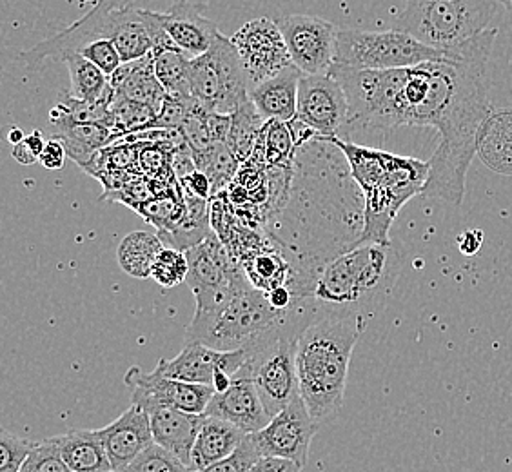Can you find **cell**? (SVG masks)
Masks as SVG:
<instances>
[{
	"label": "cell",
	"instance_id": "1",
	"mask_svg": "<svg viewBox=\"0 0 512 472\" xmlns=\"http://www.w3.org/2000/svg\"><path fill=\"white\" fill-rule=\"evenodd\" d=\"M496 35L498 30L489 28L445 51L444 59L427 62L429 82L416 126L436 129L440 144L429 160L424 197L462 204L467 171L478 155L480 131L494 111L489 100V60Z\"/></svg>",
	"mask_w": 512,
	"mask_h": 472
},
{
	"label": "cell",
	"instance_id": "2",
	"mask_svg": "<svg viewBox=\"0 0 512 472\" xmlns=\"http://www.w3.org/2000/svg\"><path fill=\"white\" fill-rule=\"evenodd\" d=\"M327 140L344 153L349 173L364 197L365 224L360 246L391 244L389 229L394 218L411 198L424 193L431 171L429 162L367 148L345 138Z\"/></svg>",
	"mask_w": 512,
	"mask_h": 472
},
{
	"label": "cell",
	"instance_id": "3",
	"mask_svg": "<svg viewBox=\"0 0 512 472\" xmlns=\"http://www.w3.org/2000/svg\"><path fill=\"white\" fill-rule=\"evenodd\" d=\"M365 325L364 316L320 315L298 338V389L318 423L333 418L344 405L351 356Z\"/></svg>",
	"mask_w": 512,
	"mask_h": 472
},
{
	"label": "cell",
	"instance_id": "4",
	"mask_svg": "<svg viewBox=\"0 0 512 472\" xmlns=\"http://www.w3.org/2000/svg\"><path fill=\"white\" fill-rule=\"evenodd\" d=\"M404 267L391 244H362L336 256L316 280L313 300L322 315L371 318L384 309Z\"/></svg>",
	"mask_w": 512,
	"mask_h": 472
},
{
	"label": "cell",
	"instance_id": "5",
	"mask_svg": "<svg viewBox=\"0 0 512 472\" xmlns=\"http://www.w3.org/2000/svg\"><path fill=\"white\" fill-rule=\"evenodd\" d=\"M289 311H278L264 291L249 287L215 309L195 311L184 342L226 353L244 349L249 356L276 335Z\"/></svg>",
	"mask_w": 512,
	"mask_h": 472
},
{
	"label": "cell",
	"instance_id": "6",
	"mask_svg": "<svg viewBox=\"0 0 512 472\" xmlns=\"http://www.w3.org/2000/svg\"><path fill=\"white\" fill-rule=\"evenodd\" d=\"M493 0H405L394 30L438 51H449L489 30Z\"/></svg>",
	"mask_w": 512,
	"mask_h": 472
},
{
	"label": "cell",
	"instance_id": "7",
	"mask_svg": "<svg viewBox=\"0 0 512 472\" xmlns=\"http://www.w3.org/2000/svg\"><path fill=\"white\" fill-rule=\"evenodd\" d=\"M444 57V51L433 50L404 31L340 30L335 64L362 71H387L413 68Z\"/></svg>",
	"mask_w": 512,
	"mask_h": 472
},
{
	"label": "cell",
	"instance_id": "8",
	"mask_svg": "<svg viewBox=\"0 0 512 472\" xmlns=\"http://www.w3.org/2000/svg\"><path fill=\"white\" fill-rule=\"evenodd\" d=\"M191 97L206 111L233 115L249 100L251 80L247 77L231 39L220 35L211 50L191 60Z\"/></svg>",
	"mask_w": 512,
	"mask_h": 472
},
{
	"label": "cell",
	"instance_id": "9",
	"mask_svg": "<svg viewBox=\"0 0 512 472\" xmlns=\"http://www.w3.org/2000/svg\"><path fill=\"white\" fill-rule=\"evenodd\" d=\"M186 255L189 262L188 286L197 300V311L215 309L253 287L240 262L215 233L207 236L202 244L191 247Z\"/></svg>",
	"mask_w": 512,
	"mask_h": 472
},
{
	"label": "cell",
	"instance_id": "10",
	"mask_svg": "<svg viewBox=\"0 0 512 472\" xmlns=\"http://www.w3.org/2000/svg\"><path fill=\"white\" fill-rule=\"evenodd\" d=\"M131 0H97V4L82 19L73 22L69 28L60 31L51 39L42 40L31 50L22 51L19 59L30 71H39L48 62L64 60L79 55L88 44L95 40H111L115 15L120 6Z\"/></svg>",
	"mask_w": 512,
	"mask_h": 472
},
{
	"label": "cell",
	"instance_id": "11",
	"mask_svg": "<svg viewBox=\"0 0 512 472\" xmlns=\"http://www.w3.org/2000/svg\"><path fill=\"white\" fill-rule=\"evenodd\" d=\"M296 68L304 75H329L335 66L338 28L315 15H286L276 20Z\"/></svg>",
	"mask_w": 512,
	"mask_h": 472
},
{
	"label": "cell",
	"instance_id": "12",
	"mask_svg": "<svg viewBox=\"0 0 512 472\" xmlns=\"http://www.w3.org/2000/svg\"><path fill=\"white\" fill-rule=\"evenodd\" d=\"M295 118L318 138L344 137L349 131V102L340 82L331 75H304Z\"/></svg>",
	"mask_w": 512,
	"mask_h": 472
},
{
	"label": "cell",
	"instance_id": "13",
	"mask_svg": "<svg viewBox=\"0 0 512 472\" xmlns=\"http://www.w3.org/2000/svg\"><path fill=\"white\" fill-rule=\"evenodd\" d=\"M318 427L320 423L311 416L302 396H296L260 433L251 434V438L262 458H284L304 469Z\"/></svg>",
	"mask_w": 512,
	"mask_h": 472
},
{
	"label": "cell",
	"instance_id": "14",
	"mask_svg": "<svg viewBox=\"0 0 512 472\" xmlns=\"http://www.w3.org/2000/svg\"><path fill=\"white\" fill-rule=\"evenodd\" d=\"M229 39L238 51V57L253 86L273 79L284 69L293 66L286 39L276 20L266 17L249 20Z\"/></svg>",
	"mask_w": 512,
	"mask_h": 472
},
{
	"label": "cell",
	"instance_id": "15",
	"mask_svg": "<svg viewBox=\"0 0 512 472\" xmlns=\"http://www.w3.org/2000/svg\"><path fill=\"white\" fill-rule=\"evenodd\" d=\"M247 360L249 358L244 349L226 353L209 349L206 345H184L175 358L158 360L155 371L180 382L213 387L218 374L235 376L247 364Z\"/></svg>",
	"mask_w": 512,
	"mask_h": 472
},
{
	"label": "cell",
	"instance_id": "16",
	"mask_svg": "<svg viewBox=\"0 0 512 472\" xmlns=\"http://www.w3.org/2000/svg\"><path fill=\"white\" fill-rule=\"evenodd\" d=\"M204 414L233 423L246 434L260 433L271 422L247 364L235 374L229 389L213 394Z\"/></svg>",
	"mask_w": 512,
	"mask_h": 472
},
{
	"label": "cell",
	"instance_id": "17",
	"mask_svg": "<svg viewBox=\"0 0 512 472\" xmlns=\"http://www.w3.org/2000/svg\"><path fill=\"white\" fill-rule=\"evenodd\" d=\"M126 384L133 387L131 400L146 398L157 404L169 405L184 413L204 414L213 394L217 393L209 385L188 384L162 376L155 369L144 373L138 367H131L126 373Z\"/></svg>",
	"mask_w": 512,
	"mask_h": 472
},
{
	"label": "cell",
	"instance_id": "18",
	"mask_svg": "<svg viewBox=\"0 0 512 472\" xmlns=\"http://www.w3.org/2000/svg\"><path fill=\"white\" fill-rule=\"evenodd\" d=\"M131 404L142 407L148 414L153 442L175 454L180 462L189 467L191 451L202 425L206 422V414L184 413L175 407L157 404L146 398L131 400Z\"/></svg>",
	"mask_w": 512,
	"mask_h": 472
},
{
	"label": "cell",
	"instance_id": "19",
	"mask_svg": "<svg viewBox=\"0 0 512 472\" xmlns=\"http://www.w3.org/2000/svg\"><path fill=\"white\" fill-rule=\"evenodd\" d=\"M162 28L168 31L178 50L189 59H198L211 50V46L222 35L217 24L200 10V6L189 0H173L166 13L153 11Z\"/></svg>",
	"mask_w": 512,
	"mask_h": 472
},
{
	"label": "cell",
	"instance_id": "20",
	"mask_svg": "<svg viewBox=\"0 0 512 472\" xmlns=\"http://www.w3.org/2000/svg\"><path fill=\"white\" fill-rule=\"evenodd\" d=\"M95 433L106 449L113 471L117 472L124 471L138 454L155 443L148 414L135 404H131L115 422L97 429Z\"/></svg>",
	"mask_w": 512,
	"mask_h": 472
},
{
	"label": "cell",
	"instance_id": "21",
	"mask_svg": "<svg viewBox=\"0 0 512 472\" xmlns=\"http://www.w3.org/2000/svg\"><path fill=\"white\" fill-rule=\"evenodd\" d=\"M304 73L295 64L251 88L249 99L264 120L291 122L298 109V86Z\"/></svg>",
	"mask_w": 512,
	"mask_h": 472
},
{
	"label": "cell",
	"instance_id": "22",
	"mask_svg": "<svg viewBox=\"0 0 512 472\" xmlns=\"http://www.w3.org/2000/svg\"><path fill=\"white\" fill-rule=\"evenodd\" d=\"M111 88L115 93L124 97V99L135 100L140 104H148L153 109H157L158 115L166 104L168 93L158 82L153 68V57L148 55L144 59L135 60V62H126L122 64L111 77H109Z\"/></svg>",
	"mask_w": 512,
	"mask_h": 472
},
{
	"label": "cell",
	"instance_id": "23",
	"mask_svg": "<svg viewBox=\"0 0 512 472\" xmlns=\"http://www.w3.org/2000/svg\"><path fill=\"white\" fill-rule=\"evenodd\" d=\"M55 135L62 142L69 158H73L80 168L93 171L99 153L117 138L115 131L97 122H71L53 126Z\"/></svg>",
	"mask_w": 512,
	"mask_h": 472
},
{
	"label": "cell",
	"instance_id": "24",
	"mask_svg": "<svg viewBox=\"0 0 512 472\" xmlns=\"http://www.w3.org/2000/svg\"><path fill=\"white\" fill-rule=\"evenodd\" d=\"M246 436L247 434L242 433L233 423L206 416V422L202 425L197 442L191 451L189 469L191 472L202 471L209 465L224 460L229 454L237 451L246 440Z\"/></svg>",
	"mask_w": 512,
	"mask_h": 472
},
{
	"label": "cell",
	"instance_id": "25",
	"mask_svg": "<svg viewBox=\"0 0 512 472\" xmlns=\"http://www.w3.org/2000/svg\"><path fill=\"white\" fill-rule=\"evenodd\" d=\"M478 157L502 175H512V109H494L478 137Z\"/></svg>",
	"mask_w": 512,
	"mask_h": 472
},
{
	"label": "cell",
	"instance_id": "26",
	"mask_svg": "<svg viewBox=\"0 0 512 472\" xmlns=\"http://www.w3.org/2000/svg\"><path fill=\"white\" fill-rule=\"evenodd\" d=\"M240 266L246 273L249 284L269 293L276 287L291 286L293 266L280 247L260 246L240 258Z\"/></svg>",
	"mask_w": 512,
	"mask_h": 472
},
{
	"label": "cell",
	"instance_id": "27",
	"mask_svg": "<svg viewBox=\"0 0 512 472\" xmlns=\"http://www.w3.org/2000/svg\"><path fill=\"white\" fill-rule=\"evenodd\" d=\"M111 42L115 44L124 64L151 55L153 39L144 19V11L135 8L133 0L117 11Z\"/></svg>",
	"mask_w": 512,
	"mask_h": 472
},
{
	"label": "cell",
	"instance_id": "28",
	"mask_svg": "<svg viewBox=\"0 0 512 472\" xmlns=\"http://www.w3.org/2000/svg\"><path fill=\"white\" fill-rule=\"evenodd\" d=\"M53 442L73 472L113 471L106 449L95 431H68L53 436Z\"/></svg>",
	"mask_w": 512,
	"mask_h": 472
},
{
	"label": "cell",
	"instance_id": "29",
	"mask_svg": "<svg viewBox=\"0 0 512 472\" xmlns=\"http://www.w3.org/2000/svg\"><path fill=\"white\" fill-rule=\"evenodd\" d=\"M166 249L160 236L146 231L129 233L120 240L117 260L122 271L133 278H151L158 255Z\"/></svg>",
	"mask_w": 512,
	"mask_h": 472
},
{
	"label": "cell",
	"instance_id": "30",
	"mask_svg": "<svg viewBox=\"0 0 512 472\" xmlns=\"http://www.w3.org/2000/svg\"><path fill=\"white\" fill-rule=\"evenodd\" d=\"M296 142L289 122L267 120L253 157L267 169L295 168Z\"/></svg>",
	"mask_w": 512,
	"mask_h": 472
},
{
	"label": "cell",
	"instance_id": "31",
	"mask_svg": "<svg viewBox=\"0 0 512 472\" xmlns=\"http://www.w3.org/2000/svg\"><path fill=\"white\" fill-rule=\"evenodd\" d=\"M153 68L158 82L164 91L173 99H193L191 97V59L186 57L177 46L173 48H158L151 51Z\"/></svg>",
	"mask_w": 512,
	"mask_h": 472
},
{
	"label": "cell",
	"instance_id": "32",
	"mask_svg": "<svg viewBox=\"0 0 512 472\" xmlns=\"http://www.w3.org/2000/svg\"><path fill=\"white\" fill-rule=\"evenodd\" d=\"M266 120L258 113L251 99L246 100L231 115V129L227 137V148L235 155L240 164H246L255 153L256 144L264 131Z\"/></svg>",
	"mask_w": 512,
	"mask_h": 472
},
{
	"label": "cell",
	"instance_id": "33",
	"mask_svg": "<svg viewBox=\"0 0 512 472\" xmlns=\"http://www.w3.org/2000/svg\"><path fill=\"white\" fill-rule=\"evenodd\" d=\"M64 64L68 68L69 80H71L69 97L80 102L95 104L106 95L109 89V77L93 62L84 59L82 55H71L64 60Z\"/></svg>",
	"mask_w": 512,
	"mask_h": 472
},
{
	"label": "cell",
	"instance_id": "34",
	"mask_svg": "<svg viewBox=\"0 0 512 472\" xmlns=\"http://www.w3.org/2000/svg\"><path fill=\"white\" fill-rule=\"evenodd\" d=\"M195 162L198 171L206 173V177L209 178L213 197L224 193L227 187L231 186V182L237 178L240 166V162L231 153V149L227 148V144L211 146L206 153L195 157Z\"/></svg>",
	"mask_w": 512,
	"mask_h": 472
},
{
	"label": "cell",
	"instance_id": "35",
	"mask_svg": "<svg viewBox=\"0 0 512 472\" xmlns=\"http://www.w3.org/2000/svg\"><path fill=\"white\" fill-rule=\"evenodd\" d=\"M137 207L138 213L158 227V231H171L180 224L186 213V200L182 197L173 198V195L164 198L149 200Z\"/></svg>",
	"mask_w": 512,
	"mask_h": 472
},
{
	"label": "cell",
	"instance_id": "36",
	"mask_svg": "<svg viewBox=\"0 0 512 472\" xmlns=\"http://www.w3.org/2000/svg\"><path fill=\"white\" fill-rule=\"evenodd\" d=\"M188 275V255L184 251L173 249V247H166L158 255L157 262L151 271V278L164 289H173V287L188 282Z\"/></svg>",
	"mask_w": 512,
	"mask_h": 472
},
{
	"label": "cell",
	"instance_id": "37",
	"mask_svg": "<svg viewBox=\"0 0 512 472\" xmlns=\"http://www.w3.org/2000/svg\"><path fill=\"white\" fill-rule=\"evenodd\" d=\"M122 472H191V469L186 463L180 462L175 454L153 443Z\"/></svg>",
	"mask_w": 512,
	"mask_h": 472
},
{
	"label": "cell",
	"instance_id": "38",
	"mask_svg": "<svg viewBox=\"0 0 512 472\" xmlns=\"http://www.w3.org/2000/svg\"><path fill=\"white\" fill-rule=\"evenodd\" d=\"M35 440L20 438L2 429L0 433V472H20L31 451L37 447Z\"/></svg>",
	"mask_w": 512,
	"mask_h": 472
},
{
	"label": "cell",
	"instance_id": "39",
	"mask_svg": "<svg viewBox=\"0 0 512 472\" xmlns=\"http://www.w3.org/2000/svg\"><path fill=\"white\" fill-rule=\"evenodd\" d=\"M20 472H73L60 456L57 445L53 438L42 440L37 443V447L31 451L28 460Z\"/></svg>",
	"mask_w": 512,
	"mask_h": 472
},
{
	"label": "cell",
	"instance_id": "40",
	"mask_svg": "<svg viewBox=\"0 0 512 472\" xmlns=\"http://www.w3.org/2000/svg\"><path fill=\"white\" fill-rule=\"evenodd\" d=\"M260 458L262 456L258 453L251 434H247L246 440L242 442L235 453L229 454L224 460L213 463L206 469L197 472H251Z\"/></svg>",
	"mask_w": 512,
	"mask_h": 472
},
{
	"label": "cell",
	"instance_id": "41",
	"mask_svg": "<svg viewBox=\"0 0 512 472\" xmlns=\"http://www.w3.org/2000/svg\"><path fill=\"white\" fill-rule=\"evenodd\" d=\"M84 59L93 62L97 68L102 69L108 77H111L117 69L124 64L119 51L115 48V44L108 39L95 40L88 44L84 50L80 51Z\"/></svg>",
	"mask_w": 512,
	"mask_h": 472
},
{
	"label": "cell",
	"instance_id": "42",
	"mask_svg": "<svg viewBox=\"0 0 512 472\" xmlns=\"http://www.w3.org/2000/svg\"><path fill=\"white\" fill-rule=\"evenodd\" d=\"M66 157H68V153L62 146V142H59L57 138H50L46 148L42 151V155H40L39 162L42 164V168L57 171V169L64 168Z\"/></svg>",
	"mask_w": 512,
	"mask_h": 472
},
{
	"label": "cell",
	"instance_id": "43",
	"mask_svg": "<svg viewBox=\"0 0 512 472\" xmlns=\"http://www.w3.org/2000/svg\"><path fill=\"white\" fill-rule=\"evenodd\" d=\"M178 186L184 193H189L193 197L204 198V200L213 197V189H211L209 178L206 177V173H202L198 169L195 173H191L186 180L178 182Z\"/></svg>",
	"mask_w": 512,
	"mask_h": 472
},
{
	"label": "cell",
	"instance_id": "44",
	"mask_svg": "<svg viewBox=\"0 0 512 472\" xmlns=\"http://www.w3.org/2000/svg\"><path fill=\"white\" fill-rule=\"evenodd\" d=\"M251 472H302V467L296 465L295 462H291V460L264 456L255 463Z\"/></svg>",
	"mask_w": 512,
	"mask_h": 472
},
{
	"label": "cell",
	"instance_id": "45",
	"mask_svg": "<svg viewBox=\"0 0 512 472\" xmlns=\"http://www.w3.org/2000/svg\"><path fill=\"white\" fill-rule=\"evenodd\" d=\"M483 242L482 231H465L462 235L458 236V249L462 251L463 255L473 256L480 251Z\"/></svg>",
	"mask_w": 512,
	"mask_h": 472
},
{
	"label": "cell",
	"instance_id": "46",
	"mask_svg": "<svg viewBox=\"0 0 512 472\" xmlns=\"http://www.w3.org/2000/svg\"><path fill=\"white\" fill-rule=\"evenodd\" d=\"M11 157L15 158L22 166H31V164L39 162V157L35 155V151L30 148V144L26 140H22L17 146H13Z\"/></svg>",
	"mask_w": 512,
	"mask_h": 472
},
{
	"label": "cell",
	"instance_id": "47",
	"mask_svg": "<svg viewBox=\"0 0 512 472\" xmlns=\"http://www.w3.org/2000/svg\"><path fill=\"white\" fill-rule=\"evenodd\" d=\"M26 138V135L22 133V129L20 128H11L10 129V135H8V140H10L11 144L13 146H17L19 142H22Z\"/></svg>",
	"mask_w": 512,
	"mask_h": 472
},
{
	"label": "cell",
	"instance_id": "48",
	"mask_svg": "<svg viewBox=\"0 0 512 472\" xmlns=\"http://www.w3.org/2000/svg\"><path fill=\"white\" fill-rule=\"evenodd\" d=\"M493 2L498 6H503L505 10L512 11V0H493Z\"/></svg>",
	"mask_w": 512,
	"mask_h": 472
},
{
	"label": "cell",
	"instance_id": "49",
	"mask_svg": "<svg viewBox=\"0 0 512 472\" xmlns=\"http://www.w3.org/2000/svg\"><path fill=\"white\" fill-rule=\"evenodd\" d=\"M109 472H117V471H109Z\"/></svg>",
	"mask_w": 512,
	"mask_h": 472
}]
</instances>
